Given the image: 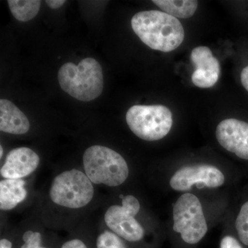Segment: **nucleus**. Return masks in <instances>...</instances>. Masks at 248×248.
Segmentation results:
<instances>
[{
  "instance_id": "obj_1",
  "label": "nucleus",
  "mask_w": 248,
  "mask_h": 248,
  "mask_svg": "<svg viewBox=\"0 0 248 248\" xmlns=\"http://www.w3.org/2000/svg\"><path fill=\"white\" fill-rule=\"evenodd\" d=\"M131 27L145 45L164 53L177 49L185 38V31L180 21L156 10L135 14L131 19Z\"/></svg>"
},
{
  "instance_id": "obj_2",
  "label": "nucleus",
  "mask_w": 248,
  "mask_h": 248,
  "mask_svg": "<svg viewBox=\"0 0 248 248\" xmlns=\"http://www.w3.org/2000/svg\"><path fill=\"white\" fill-rule=\"evenodd\" d=\"M58 78L62 89L81 102L97 99L104 89L102 68L94 58H85L78 65L64 63L59 70Z\"/></svg>"
},
{
  "instance_id": "obj_3",
  "label": "nucleus",
  "mask_w": 248,
  "mask_h": 248,
  "mask_svg": "<svg viewBox=\"0 0 248 248\" xmlns=\"http://www.w3.org/2000/svg\"><path fill=\"white\" fill-rule=\"evenodd\" d=\"M85 172L93 184L117 186L128 177L129 169L123 156L110 148L89 147L83 156Z\"/></svg>"
},
{
  "instance_id": "obj_4",
  "label": "nucleus",
  "mask_w": 248,
  "mask_h": 248,
  "mask_svg": "<svg viewBox=\"0 0 248 248\" xmlns=\"http://www.w3.org/2000/svg\"><path fill=\"white\" fill-rule=\"evenodd\" d=\"M130 130L145 141H157L165 138L172 126V113L163 105H135L125 115Z\"/></svg>"
},
{
  "instance_id": "obj_5",
  "label": "nucleus",
  "mask_w": 248,
  "mask_h": 248,
  "mask_svg": "<svg viewBox=\"0 0 248 248\" xmlns=\"http://www.w3.org/2000/svg\"><path fill=\"white\" fill-rule=\"evenodd\" d=\"M94 187L86 173L72 169L62 172L53 179L50 197L54 203L65 208L86 206L93 200Z\"/></svg>"
},
{
  "instance_id": "obj_6",
  "label": "nucleus",
  "mask_w": 248,
  "mask_h": 248,
  "mask_svg": "<svg viewBox=\"0 0 248 248\" xmlns=\"http://www.w3.org/2000/svg\"><path fill=\"white\" fill-rule=\"evenodd\" d=\"M173 230L180 233L187 244H197L208 232L202 204L192 194H184L178 199L173 208Z\"/></svg>"
},
{
  "instance_id": "obj_7",
  "label": "nucleus",
  "mask_w": 248,
  "mask_h": 248,
  "mask_svg": "<svg viewBox=\"0 0 248 248\" xmlns=\"http://www.w3.org/2000/svg\"><path fill=\"white\" fill-rule=\"evenodd\" d=\"M122 205L108 209L104 216L106 224L115 234L131 242L143 239L144 230L135 216L140 210L138 199L133 195L122 196Z\"/></svg>"
},
{
  "instance_id": "obj_8",
  "label": "nucleus",
  "mask_w": 248,
  "mask_h": 248,
  "mask_svg": "<svg viewBox=\"0 0 248 248\" xmlns=\"http://www.w3.org/2000/svg\"><path fill=\"white\" fill-rule=\"evenodd\" d=\"M224 182V175L215 166L196 165L178 170L171 177L170 185L174 190L187 191L194 185L198 188H216L223 185Z\"/></svg>"
},
{
  "instance_id": "obj_9",
  "label": "nucleus",
  "mask_w": 248,
  "mask_h": 248,
  "mask_svg": "<svg viewBox=\"0 0 248 248\" xmlns=\"http://www.w3.org/2000/svg\"><path fill=\"white\" fill-rule=\"evenodd\" d=\"M217 141L227 151L248 160V124L236 119H227L217 125Z\"/></svg>"
},
{
  "instance_id": "obj_10",
  "label": "nucleus",
  "mask_w": 248,
  "mask_h": 248,
  "mask_svg": "<svg viewBox=\"0 0 248 248\" xmlns=\"http://www.w3.org/2000/svg\"><path fill=\"white\" fill-rule=\"evenodd\" d=\"M190 60L195 69L191 79L196 86L202 89L213 87L219 78L220 63L207 46L196 47L190 54Z\"/></svg>"
},
{
  "instance_id": "obj_11",
  "label": "nucleus",
  "mask_w": 248,
  "mask_h": 248,
  "mask_svg": "<svg viewBox=\"0 0 248 248\" xmlns=\"http://www.w3.org/2000/svg\"><path fill=\"white\" fill-rule=\"evenodd\" d=\"M40 162V156L31 148H14L6 156L0 172L5 179H22L34 172Z\"/></svg>"
},
{
  "instance_id": "obj_12",
  "label": "nucleus",
  "mask_w": 248,
  "mask_h": 248,
  "mask_svg": "<svg viewBox=\"0 0 248 248\" xmlns=\"http://www.w3.org/2000/svg\"><path fill=\"white\" fill-rule=\"evenodd\" d=\"M27 116L7 99H0V130L12 135H24L30 130Z\"/></svg>"
},
{
  "instance_id": "obj_13",
  "label": "nucleus",
  "mask_w": 248,
  "mask_h": 248,
  "mask_svg": "<svg viewBox=\"0 0 248 248\" xmlns=\"http://www.w3.org/2000/svg\"><path fill=\"white\" fill-rule=\"evenodd\" d=\"M22 179H5L0 182V209L12 210L25 200L27 191Z\"/></svg>"
},
{
  "instance_id": "obj_14",
  "label": "nucleus",
  "mask_w": 248,
  "mask_h": 248,
  "mask_svg": "<svg viewBox=\"0 0 248 248\" xmlns=\"http://www.w3.org/2000/svg\"><path fill=\"white\" fill-rule=\"evenodd\" d=\"M153 2L163 12L181 19L192 17L198 7V1L195 0H153Z\"/></svg>"
},
{
  "instance_id": "obj_15",
  "label": "nucleus",
  "mask_w": 248,
  "mask_h": 248,
  "mask_svg": "<svg viewBox=\"0 0 248 248\" xmlns=\"http://www.w3.org/2000/svg\"><path fill=\"white\" fill-rule=\"evenodd\" d=\"M10 11L19 22H29L37 16L40 11L41 1L39 0H9Z\"/></svg>"
},
{
  "instance_id": "obj_16",
  "label": "nucleus",
  "mask_w": 248,
  "mask_h": 248,
  "mask_svg": "<svg viewBox=\"0 0 248 248\" xmlns=\"http://www.w3.org/2000/svg\"><path fill=\"white\" fill-rule=\"evenodd\" d=\"M235 226L241 242L248 246V202L241 207Z\"/></svg>"
},
{
  "instance_id": "obj_17",
  "label": "nucleus",
  "mask_w": 248,
  "mask_h": 248,
  "mask_svg": "<svg viewBox=\"0 0 248 248\" xmlns=\"http://www.w3.org/2000/svg\"><path fill=\"white\" fill-rule=\"evenodd\" d=\"M97 248H127L118 235L113 232L104 231L98 236Z\"/></svg>"
},
{
  "instance_id": "obj_18",
  "label": "nucleus",
  "mask_w": 248,
  "mask_h": 248,
  "mask_svg": "<svg viewBox=\"0 0 248 248\" xmlns=\"http://www.w3.org/2000/svg\"><path fill=\"white\" fill-rule=\"evenodd\" d=\"M24 244L21 248H40L42 235L37 232L29 231L23 235Z\"/></svg>"
},
{
  "instance_id": "obj_19",
  "label": "nucleus",
  "mask_w": 248,
  "mask_h": 248,
  "mask_svg": "<svg viewBox=\"0 0 248 248\" xmlns=\"http://www.w3.org/2000/svg\"><path fill=\"white\" fill-rule=\"evenodd\" d=\"M220 248H242L237 240L232 236H225L221 240Z\"/></svg>"
},
{
  "instance_id": "obj_20",
  "label": "nucleus",
  "mask_w": 248,
  "mask_h": 248,
  "mask_svg": "<svg viewBox=\"0 0 248 248\" xmlns=\"http://www.w3.org/2000/svg\"><path fill=\"white\" fill-rule=\"evenodd\" d=\"M62 248H88L82 241L79 239H73L67 241L62 246Z\"/></svg>"
},
{
  "instance_id": "obj_21",
  "label": "nucleus",
  "mask_w": 248,
  "mask_h": 248,
  "mask_svg": "<svg viewBox=\"0 0 248 248\" xmlns=\"http://www.w3.org/2000/svg\"><path fill=\"white\" fill-rule=\"evenodd\" d=\"M46 3L52 9H58L61 8L66 3L65 0H47Z\"/></svg>"
},
{
  "instance_id": "obj_22",
  "label": "nucleus",
  "mask_w": 248,
  "mask_h": 248,
  "mask_svg": "<svg viewBox=\"0 0 248 248\" xmlns=\"http://www.w3.org/2000/svg\"><path fill=\"white\" fill-rule=\"evenodd\" d=\"M241 81L245 89L248 92V66L245 67L241 72Z\"/></svg>"
},
{
  "instance_id": "obj_23",
  "label": "nucleus",
  "mask_w": 248,
  "mask_h": 248,
  "mask_svg": "<svg viewBox=\"0 0 248 248\" xmlns=\"http://www.w3.org/2000/svg\"><path fill=\"white\" fill-rule=\"evenodd\" d=\"M0 248H12V243L8 239H1V241H0Z\"/></svg>"
},
{
  "instance_id": "obj_24",
  "label": "nucleus",
  "mask_w": 248,
  "mask_h": 248,
  "mask_svg": "<svg viewBox=\"0 0 248 248\" xmlns=\"http://www.w3.org/2000/svg\"><path fill=\"white\" fill-rule=\"evenodd\" d=\"M3 153H4V151H3V148L2 146H0V157H2Z\"/></svg>"
},
{
  "instance_id": "obj_25",
  "label": "nucleus",
  "mask_w": 248,
  "mask_h": 248,
  "mask_svg": "<svg viewBox=\"0 0 248 248\" xmlns=\"http://www.w3.org/2000/svg\"><path fill=\"white\" fill-rule=\"evenodd\" d=\"M40 248H42V247H41Z\"/></svg>"
}]
</instances>
